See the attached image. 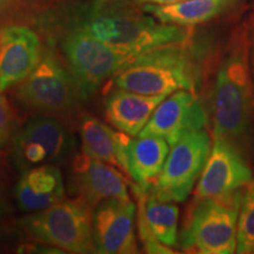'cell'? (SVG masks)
I'll list each match as a JSON object with an SVG mask.
<instances>
[{
  "instance_id": "cell-1",
  "label": "cell",
  "mask_w": 254,
  "mask_h": 254,
  "mask_svg": "<svg viewBox=\"0 0 254 254\" xmlns=\"http://www.w3.org/2000/svg\"><path fill=\"white\" fill-rule=\"evenodd\" d=\"M213 134L233 141L249 131L254 116L250 30L238 27L218 68L211 98Z\"/></svg>"
},
{
  "instance_id": "cell-2",
  "label": "cell",
  "mask_w": 254,
  "mask_h": 254,
  "mask_svg": "<svg viewBox=\"0 0 254 254\" xmlns=\"http://www.w3.org/2000/svg\"><path fill=\"white\" fill-rule=\"evenodd\" d=\"M186 43L161 46L135 57L114 75V86L146 95L194 92L199 69Z\"/></svg>"
},
{
  "instance_id": "cell-3",
  "label": "cell",
  "mask_w": 254,
  "mask_h": 254,
  "mask_svg": "<svg viewBox=\"0 0 254 254\" xmlns=\"http://www.w3.org/2000/svg\"><path fill=\"white\" fill-rule=\"evenodd\" d=\"M97 39L133 58L158 47L186 43L189 26L165 24L150 15L109 13L95 15L82 25Z\"/></svg>"
},
{
  "instance_id": "cell-4",
  "label": "cell",
  "mask_w": 254,
  "mask_h": 254,
  "mask_svg": "<svg viewBox=\"0 0 254 254\" xmlns=\"http://www.w3.org/2000/svg\"><path fill=\"white\" fill-rule=\"evenodd\" d=\"M243 190L217 198L196 199L182 234L184 250L202 254L237 253Z\"/></svg>"
},
{
  "instance_id": "cell-5",
  "label": "cell",
  "mask_w": 254,
  "mask_h": 254,
  "mask_svg": "<svg viewBox=\"0 0 254 254\" xmlns=\"http://www.w3.org/2000/svg\"><path fill=\"white\" fill-rule=\"evenodd\" d=\"M91 207L81 199H62L24 219L34 239L68 253L95 252Z\"/></svg>"
},
{
  "instance_id": "cell-6",
  "label": "cell",
  "mask_w": 254,
  "mask_h": 254,
  "mask_svg": "<svg viewBox=\"0 0 254 254\" xmlns=\"http://www.w3.org/2000/svg\"><path fill=\"white\" fill-rule=\"evenodd\" d=\"M82 97L74 75L51 56L40 59L18 88L19 100L27 109L58 119L72 114Z\"/></svg>"
},
{
  "instance_id": "cell-7",
  "label": "cell",
  "mask_w": 254,
  "mask_h": 254,
  "mask_svg": "<svg viewBox=\"0 0 254 254\" xmlns=\"http://www.w3.org/2000/svg\"><path fill=\"white\" fill-rule=\"evenodd\" d=\"M211 146L204 128L180 138L170 147L163 170L148 192L163 201H185L204 170Z\"/></svg>"
},
{
  "instance_id": "cell-8",
  "label": "cell",
  "mask_w": 254,
  "mask_h": 254,
  "mask_svg": "<svg viewBox=\"0 0 254 254\" xmlns=\"http://www.w3.org/2000/svg\"><path fill=\"white\" fill-rule=\"evenodd\" d=\"M63 50L84 97L134 59L94 38L82 25L69 32Z\"/></svg>"
},
{
  "instance_id": "cell-9",
  "label": "cell",
  "mask_w": 254,
  "mask_h": 254,
  "mask_svg": "<svg viewBox=\"0 0 254 254\" xmlns=\"http://www.w3.org/2000/svg\"><path fill=\"white\" fill-rule=\"evenodd\" d=\"M75 150V139L55 117L31 119L14 139L15 163L21 170L67 160Z\"/></svg>"
},
{
  "instance_id": "cell-10",
  "label": "cell",
  "mask_w": 254,
  "mask_h": 254,
  "mask_svg": "<svg viewBox=\"0 0 254 254\" xmlns=\"http://www.w3.org/2000/svg\"><path fill=\"white\" fill-rule=\"evenodd\" d=\"M252 170L233 141L214 136L200 174L195 199L217 198L243 190L252 182Z\"/></svg>"
},
{
  "instance_id": "cell-11",
  "label": "cell",
  "mask_w": 254,
  "mask_h": 254,
  "mask_svg": "<svg viewBox=\"0 0 254 254\" xmlns=\"http://www.w3.org/2000/svg\"><path fill=\"white\" fill-rule=\"evenodd\" d=\"M135 205L131 199L112 198L95 206L92 217L95 252L134 254L138 244L134 232Z\"/></svg>"
},
{
  "instance_id": "cell-12",
  "label": "cell",
  "mask_w": 254,
  "mask_h": 254,
  "mask_svg": "<svg viewBox=\"0 0 254 254\" xmlns=\"http://www.w3.org/2000/svg\"><path fill=\"white\" fill-rule=\"evenodd\" d=\"M206 122V110L195 92L179 90L158 105L141 133L161 136L172 146L187 133L204 128Z\"/></svg>"
},
{
  "instance_id": "cell-13",
  "label": "cell",
  "mask_w": 254,
  "mask_h": 254,
  "mask_svg": "<svg viewBox=\"0 0 254 254\" xmlns=\"http://www.w3.org/2000/svg\"><path fill=\"white\" fill-rule=\"evenodd\" d=\"M71 174L74 190L90 207L107 199H129L125 174L84 152L73 159Z\"/></svg>"
},
{
  "instance_id": "cell-14",
  "label": "cell",
  "mask_w": 254,
  "mask_h": 254,
  "mask_svg": "<svg viewBox=\"0 0 254 254\" xmlns=\"http://www.w3.org/2000/svg\"><path fill=\"white\" fill-rule=\"evenodd\" d=\"M134 192L139 198V236L145 250L148 253H173L168 247L178 244V206L157 199L136 185Z\"/></svg>"
},
{
  "instance_id": "cell-15",
  "label": "cell",
  "mask_w": 254,
  "mask_h": 254,
  "mask_svg": "<svg viewBox=\"0 0 254 254\" xmlns=\"http://www.w3.org/2000/svg\"><path fill=\"white\" fill-rule=\"evenodd\" d=\"M40 62V41L33 31L9 26L0 31V91L24 81Z\"/></svg>"
},
{
  "instance_id": "cell-16",
  "label": "cell",
  "mask_w": 254,
  "mask_h": 254,
  "mask_svg": "<svg viewBox=\"0 0 254 254\" xmlns=\"http://www.w3.org/2000/svg\"><path fill=\"white\" fill-rule=\"evenodd\" d=\"M62 171L53 164L25 170L15 186V199L21 211H43L64 199Z\"/></svg>"
},
{
  "instance_id": "cell-17",
  "label": "cell",
  "mask_w": 254,
  "mask_h": 254,
  "mask_svg": "<svg viewBox=\"0 0 254 254\" xmlns=\"http://www.w3.org/2000/svg\"><path fill=\"white\" fill-rule=\"evenodd\" d=\"M167 95H146L122 90L113 91L106 100V120L118 131L136 136Z\"/></svg>"
},
{
  "instance_id": "cell-18",
  "label": "cell",
  "mask_w": 254,
  "mask_h": 254,
  "mask_svg": "<svg viewBox=\"0 0 254 254\" xmlns=\"http://www.w3.org/2000/svg\"><path fill=\"white\" fill-rule=\"evenodd\" d=\"M80 138L84 153L112 165L126 177H129L127 152L131 136L111 128L86 114L80 122Z\"/></svg>"
},
{
  "instance_id": "cell-19",
  "label": "cell",
  "mask_w": 254,
  "mask_h": 254,
  "mask_svg": "<svg viewBox=\"0 0 254 254\" xmlns=\"http://www.w3.org/2000/svg\"><path fill=\"white\" fill-rule=\"evenodd\" d=\"M170 144L161 136L142 134L132 138L127 152L129 178L134 185L150 190L163 170Z\"/></svg>"
},
{
  "instance_id": "cell-20",
  "label": "cell",
  "mask_w": 254,
  "mask_h": 254,
  "mask_svg": "<svg viewBox=\"0 0 254 254\" xmlns=\"http://www.w3.org/2000/svg\"><path fill=\"white\" fill-rule=\"evenodd\" d=\"M238 2L239 0H180L165 5L146 4L144 11L161 23L192 26L219 17Z\"/></svg>"
},
{
  "instance_id": "cell-21",
  "label": "cell",
  "mask_w": 254,
  "mask_h": 254,
  "mask_svg": "<svg viewBox=\"0 0 254 254\" xmlns=\"http://www.w3.org/2000/svg\"><path fill=\"white\" fill-rule=\"evenodd\" d=\"M237 253H254V179L245 187L238 220Z\"/></svg>"
},
{
  "instance_id": "cell-22",
  "label": "cell",
  "mask_w": 254,
  "mask_h": 254,
  "mask_svg": "<svg viewBox=\"0 0 254 254\" xmlns=\"http://www.w3.org/2000/svg\"><path fill=\"white\" fill-rule=\"evenodd\" d=\"M13 129V117L11 107L0 91V147L8 140Z\"/></svg>"
},
{
  "instance_id": "cell-23",
  "label": "cell",
  "mask_w": 254,
  "mask_h": 254,
  "mask_svg": "<svg viewBox=\"0 0 254 254\" xmlns=\"http://www.w3.org/2000/svg\"><path fill=\"white\" fill-rule=\"evenodd\" d=\"M139 1L145 2V4L165 5V4H171V2H177V1H180V0H139Z\"/></svg>"
},
{
  "instance_id": "cell-24",
  "label": "cell",
  "mask_w": 254,
  "mask_h": 254,
  "mask_svg": "<svg viewBox=\"0 0 254 254\" xmlns=\"http://www.w3.org/2000/svg\"><path fill=\"white\" fill-rule=\"evenodd\" d=\"M250 39H251V63H252V69L254 71V25L252 27V31H250Z\"/></svg>"
},
{
  "instance_id": "cell-25",
  "label": "cell",
  "mask_w": 254,
  "mask_h": 254,
  "mask_svg": "<svg viewBox=\"0 0 254 254\" xmlns=\"http://www.w3.org/2000/svg\"><path fill=\"white\" fill-rule=\"evenodd\" d=\"M92 1H94L95 4H103L105 0H92Z\"/></svg>"
},
{
  "instance_id": "cell-26",
  "label": "cell",
  "mask_w": 254,
  "mask_h": 254,
  "mask_svg": "<svg viewBox=\"0 0 254 254\" xmlns=\"http://www.w3.org/2000/svg\"><path fill=\"white\" fill-rule=\"evenodd\" d=\"M0 217H1V209H0Z\"/></svg>"
}]
</instances>
